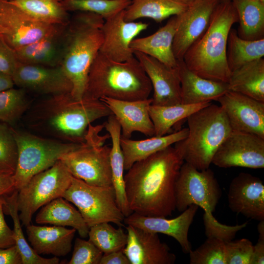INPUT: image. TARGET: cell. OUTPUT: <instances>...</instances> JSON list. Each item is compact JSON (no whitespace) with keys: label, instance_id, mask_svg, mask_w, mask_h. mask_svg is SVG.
Wrapping results in <instances>:
<instances>
[{"label":"cell","instance_id":"6da1fadb","mask_svg":"<svg viewBox=\"0 0 264 264\" xmlns=\"http://www.w3.org/2000/svg\"><path fill=\"white\" fill-rule=\"evenodd\" d=\"M184 160L169 146L134 163L124 175L127 200L132 212L165 217L176 209L175 187Z\"/></svg>","mask_w":264,"mask_h":264},{"label":"cell","instance_id":"7a4b0ae2","mask_svg":"<svg viewBox=\"0 0 264 264\" xmlns=\"http://www.w3.org/2000/svg\"><path fill=\"white\" fill-rule=\"evenodd\" d=\"M111 114L100 100H77L70 93H66L50 95L40 102L28 116L33 129L63 142L82 143L92 122Z\"/></svg>","mask_w":264,"mask_h":264},{"label":"cell","instance_id":"3957f363","mask_svg":"<svg viewBox=\"0 0 264 264\" xmlns=\"http://www.w3.org/2000/svg\"><path fill=\"white\" fill-rule=\"evenodd\" d=\"M238 22L231 0L220 1L206 30L183 57L188 68L203 78L228 83L231 72L226 58L227 39L232 25Z\"/></svg>","mask_w":264,"mask_h":264},{"label":"cell","instance_id":"277c9868","mask_svg":"<svg viewBox=\"0 0 264 264\" xmlns=\"http://www.w3.org/2000/svg\"><path fill=\"white\" fill-rule=\"evenodd\" d=\"M104 21L96 14L77 12L66 26L60 66L72 84L70 94L77 100L83 98L90 67L102 44Z\"/></svg>","mask_w":264,"mask_h":264},{"label":"cell","instance_id":"5b68a950","mask_svg":"<svg viewBox=\"0 0 264 264\" xmlns=\"http://www.w3.org/2000/svg\"><path fill=\"white\" fill-rule=\"evenodd\" d=\"M152 90L149 78L135 56L116 62L99 52L90 67L83 98L143 100L149 98Z\"/></svg>","mask_w":264,"mask_h":264},{"label":"cell","instance_id":"8992f818","mask_svg":"<svg viewBox=\"0 0 264 264\" xmlns=\"http://www.w3.org/2000/svg\"><path fill=\"white\" fill-rule=\"evenodd\" d=\"M176 207L182 212L195 204L204 211L203 223L207 237H216L225 242L233 240L247 222L229 226L220 223L213 216L221 196V190L214 173L209 168L198 170L187 162L182 164L176 182Z\"/></svg>","mask_w":264,"mask_h":264},{"label":"cell","instance_id":"52a82bcc","mask_svg":"<svg viewBox=\"0 0 264 264\" xmlns=\"http://www.w3.org/2000/svg\"><path fill=\"white\" fill-rule=\"evenodd\" d=\"M187 137L175 143L184 161L198 170L209 168L217 150L232 130L220 106L212 103L187 118Z\"/></svg>","mask_w":264,"mask_h":264},{"label":"cell","instance_id":"ba28073f","mask_svg":"<svg viewBox=\"0 0 264 264\" xmlns=\"http://www.w3.org/2000/svg\"><path fill=\"white\" fill-rule=\"evenodd\" d=\"M104 125L88 129L85 140L78 147L63 155L60 160L71 175L87 183L98 186H110L111 175L110 147L104 144L109 133L100 135Z\"/></svg>","mask_w":264,"mask_h":264},{"label":"cell","instance_id":"9c48e42d","mask_svg":"<svg viewBox=\"0 0 264 264\" xmlns=\"http://www.w3.org/2000/svg\"><path fill=\"white\" fill-rule=\"evenodd\" d=\"M18 148V160L13 176L16 190L25 185L35 175L53 166L80 143L63 142L38 136L12 128Z\"/></svg>","mask_w":264,"mask_h":264},{"label":"cell","instance_id":"30bf717a","mask_svg":"<svg viewBox=\"0 0 264 264\" xmlns=\"http://www.w3.org/2000/svg\"><path fill=\"white\" fill-rule=\"evenodd\" d=\"M62 197L77 208L89 228L102 222L123 225L125 216L112 186L92 185L72 176Z\"/></svg>","mask_w":264,"mask_h":264},{"label":"cell","instance_id":"8fae6325","mask_svg":"<svg viewBox=\"0 0 264 264\" xmlns=\"http://www.w3.org/2000/svg\"><path fill=\"white\" fill-rule=\"evenodd\" d=\"M72 176L59 160L53 166L35 175L19 189L17 204L21 221L25 227L41 207L62 197L69 186Z\"/></svg>","mask_w":264,"mask_h":264},{"label":"cell","instance_id":"7c38bea8","mask_svg":"<svg viewBox=\"0 0 264 264\" xmlns=\"http://www.w3.org/2000/svg\"><path fill=\"white\" fill-rule=\"evenodd\" d=\"M212 163L224 168H264V138L253 133L232 130L217 150Z\"/></svg>","mask_w":264,"mask_h":264},{"label":"cell","instance_id":"4fadbf2b","mask_svg":"<svg viewBox=\"0 0 264 264\" xmlns=\"http://www.w3.org/2000/svg\"><path fill=\"white\" fill-rule=\"evenodd\" d=\"M0 26L2 38L15 51L47 35L59 25L38 21L9 0H0Z\"/></svg>","mask_w":264,"mask_h":264},{"label":"cell","instance_id":"5bb4252c","mask_svg":"<svg viewBox=\"0 0 264 264\" xmlns=\"http://www.w3.org/2000/svg\"><path fill=\"white\" fill-rule=\"evenodd\" d=\"M220 0H195L176 15L177 24L173 50L177 60H183L188 49L203 34Z\"/></svg>","mask_w":264,"mask_h":264},{"label":"cell","instance_id":"9a60e30c","mask_svg":"<svg viewBox=\"0 0 264 264\" xmlns=\"http://www.w3.org/2000/svg\"><path fill=\"white\" fill-rule=\"evenodd\" d=\"M217 101L233 131L251 133L264 138V102L229 90Z\"/></svg>","mask_w":264,"mask_h":264},{"label":"cell","instance_id":"2e32d148","mask_svg":"<svg viewBox=\"0 0 264 264\" xmlns=\"http://www.w3.org/2000/svg\"><path fill=\"white\" fill-rule=\"evenodd\" d=\"M125 10L105 20L101 27L103 40L99 52L116 62H125L134 57L132 41L149 24L124 19Z\"/></svg>","mask_w":264,"mask_h":264},{"label":"cell","instance_id":"e0dca14e","mask_svg":"<svg viewBox=\"0 0 264 264\" xmlns=\"http://www.w3.org/2000/svg\"><path fill=\"white\" fill-rule=\"evenodd\" d=\"M12 77L14 84L20 88L50 96L71 93L72 89L61 66L48 67L18 62Z\"/></svg>","mask_w":264,"mask_h":264},{"label":"cell","instance_id":"ac0fdd59","mask_svg":"<svg viewBox=\"0 0 264 264\" xmlns=\"http://www.w3.org/2000/svg\"><path fill=\"white\" fill-rule=\"evenodd\" d=\"M227 198L233 212L254 220H264V184L259 177L240 173L230 182Z\"/></svg>","mask_w":264,"mask_h":264},{"label":"cell","instance_id":"d6986e66","mask_svg":"<svg viewBox=\"0 0 264 264\" xmlns=\"http://www.w3.org/2000/svg\"><path fill=\"white\" fill-rule=\"evenodd\" d=\"M123 251L131 264H173L176 255L161 241L157 233L130 225Z\"/></svg>","mask_w":264,"mask_h":264},{"label":"cell","instance_id":"ffe728a7","mask_svg":"<svg viewBox=\"0 0 264 264\" xmlns=\"http://www.w3.org/2000/svg\"><path fill=\"white\" fill-rule=\"evenodd\" d=\"M150 79L154 90L152 105L168 106L181 103V85L177 67L167 66L143 53L133 51Z\"/></svg>","mask_w":264,"mask_h":264},{"label":"cell","instance_id":"44dd1931","mask_svg":"<svg viewBox=\"0 0 264 264\" xmlns=\"http://www.w3.org/2000/svg\"><path fill=\"white\" fill-rule=\"evenodd\" d=\"M198 207L192 204L178 216L171 219L146 216L133 212L125 217L124 223L149 232L171 236L179 243L184 253L189 254L192 250L188 240L189 229Z\"/></svg>","mask_w":264,"mask_h":264},{"label":"cell","instance_id":"7402d4cb","mask_svg":"<svg viewBox=\"0 0 264 264\" xmlns=\"http://www.w3.org/2000/svg\"><path fill=\"white\" fill-rule=\"evenodd\" d=\"M111 110L121 127V136L130 138L138 132L153 136L154 129L149 108L152 98L138 100H121L104 97L100 99Z\"/></svg>","mask_w":264,"mask_h":264},{"label":"cell","instance_id":"603a6c76","mask_svg":"<svg viewBox=\"0 0 264 264\" xmlns=\"http://www.w3.org/2000/svg\"><path fill=\"white\" fill-rule=\"evenodd\" d=\"M66 25H59L47 35L15 50L18 62L48 67L60 66Z\"/></svg>","mask_w":264,"mask_h":264},{"label":"cell","instance_id":"cb8c5ba5","mask_svg":"<svg viewBox=\"0 0 264 264\" xmlns=\"http://www.w3.org/2000/svg\"><path fill=\"white\" fill-rule=\"evenodd\" d=\"M181 85V103L195 104L211 102L229 90L227 83L203 78L190 70L183 60H178Z\"/></svg>","mask_w":264,"mask_h":264},{"label":"cell","instance_id":"d4e9b609","mask_svg":"<svg viewBox=\"0 0 264 264\" xmlns=\"http://www.w3.org/2000/svg\"><path fill=\"white\" fill-rule=\"evenodd\" d=\"M26 227L28 240L37 254L59 257L65 256L71 251L76 232L75 229L30 224Z\"/></svg>","mask_w":264,"mask_h":264},{"label":"cell","instance_id":"484cf974","mask_svg":"<svg viewBox=\"0 0 264 264\" xmlns=\"http://www.w3.org/2000/svg\"><path fill=\"white\" fill-rule=\"evenodd\" d=\"M176 24V15L172 16L153 34L133 39L131 44V49L150 56L169 67L176 68L178 60L173 50Z\"/></svg>","mask_w":264,"mask_h":264},{"label":"cell","instance_id":"4316f807","mask_svg":"<svg viewBox=\"0 0 264 264\" xmlns=\"http://www.w3.org/2000/svg\"><path fill=\"white\" fill-rule=\"evenodd\" d=\"M104 125L111 139L110 152L111 185L117 205L126 217L132 212L130 208L126 192L124 158L120 145L121 127L113 114L108 116Z\"/></svg>","mask_w":264,"mask_h":264},{"label":"cell","instance_id":"83f0119b","mask_svg":"<svg viewBox=\"0 0 264 264\" xmlns=\"http://www.w3.org/2000/svg\"><path fill=\"white\" fill-rule=\"evenodd\" d=\"M187 128L163 136H153L143 140L120 138L124 169L128 170L134 163L185 139Z\"/></svg>","mask_w":264,"mask_h":264},{"label":"cell","instance_id":"f1b7e54d","mask_svg":"<svg viewBox=\"0 0 264 264\" xmlns=\"http://www.w3.org/2000/svg\"><path fill=\"white\" fill-rule=\"evenodd\" d=\"M42 207L35 218L37 223L70 226L82 238L88 237L89 228L81 213L63 197L57 198Z\"/></svg>","mask_w":264,"mask_h":264},{"label":"cell","instance_id":"f546056e","mask_svg":"<svg viewBox=\"0 0 264 264\" xmlns=\"http://www.w3.org/2000/svg\"><path fill=\"white\" fill-rule=\"evenodd\" d=\"M229 90L264 102V59H259L232 71Z\"/></svg>","mask_w":264,"mask_h":264},{"label":"cell","instance_id":"4dcf8cb0","mask_svg":"<svg viewBox=\"0 0 264 264\" xmlns=\"http://www.w3.org/2000/svg\"><path fill=\"white\" fill-rule=\"evenodd\" d=\"M237 13V34L246 40L264 38V2L257 0H231Z\"/></svg>","mask_w":264,"mask_h":264},{"label":"cell","instance_id":"1f68e13d","mask_svg":"<svg viewBox=\"0 0 264 264\" xmlns=\"http://www.w3.org/2000/svg\"><path fill=\"white\" fill-rule=\"evenodd\" d=\"M188 5L174 0H132L125 10L124 19L133 22L141 18H150L157 22L177 15Z\"/></svg>","mask_w":264,"mask_h":264},{"label":"cell","instance_id":"d6a6232c","mask_svg":"<svg viewBox=\"0 0 264 264\" xmlns=\"http://www.w3.org/2000/svg\"><path fill=\"white\" fill-rule=\"evenodd\" d=\"M18 191L14 190L10 195H4V213L10 215L13 222L15 245L22 258V264H57L59 259L56 257L45 258L37 254L28 243L24 236L19 217L17 204Z\"/></svg>","mask_w":264,"mask_h":264},{"label":"cell","instance_id":"836d02e7","mask_svg":"<svg viewBox=\"0 0 264 264\" xmlns=\"http://www.w3.org/2000/svg\"><path fill=\"white\" fill-rule=\"evenodd\" d=\"M28 15L42 22L66 25L70 20L62 0H10Z\"/></svg>","mask_w":264,"mask_h":264},{"label":"cell","instance_id":"e575fe53","mask_svg":"<svg viewBox=\"0 0 264 264\" xmlns=\"http://www.w3.org/2000/svg\"><path fill=\"white\" fill-rule=\"evenodd\" d=\"M211 103V102L195 104L180 103L168 106L151 104L149 112L154 127V136L167 134L176 123L187 119L192 114Z\"/></svg>","mask_w":264,"mask_h":264},{"label":"cell","instance_id":"d590c367","mask_svg":"<svg viewBox=\"0 0 264 264\" xmlns=\"http://www.w3.org/2000/svg\"><path fill=\"white\" fill-rule=\"evenodd\" d=\"M264 56V38L256 40L243 39L237 31L231 29L227 39L226 58L230 71Z\"/></svg>","mask_w":264,"mask_h":264},{"label":"cell","instance_id":"8d00e7d4","mask_svg":"<svg viewBox=\"0 0 264 264\" xmlns=\"http://www.w3.org/2000/svg\"><path fill=\"white\" fill-rule=\"evenodd\" d=\"M88 237L103 254L123 250L127 241V234L121 226L116 228L110 222H102L89 227Z\"/></svg>","mask_w":264,"mask_h":264},{"label":"cell","instance_id":"74e56055","mask_svg":"<svg viewBox=\"0 0 264 264\" xmlns=\"http://www.w3.org/2000/svg\"><path fill=\"white\" fill-rule=\"evenodd\" d=\"M68 12L96 14L105 20L125 10L132 0H62Z\"/></svg>","mask_w":264,"mask_h":264},{"label":"cell","instance_id":"f35d334b","mask_svg":"<svg viewBox=\"0 0 264 264\" xmlns=\"http://www.w3.org/2000/svg\"><path fill=\"white\" fill-rule=\"evenodd\" d=\"M29 102L24 89L13 88L0 91V122L12 123L27 110Z\"/></svg>","mask_w":264,"mask_h":264},{"label":"cell","instance_id":"ab89813d","mask_svg":"<svg viewBox=\"0 0 264 264\" xmlns=\"http://www.w3.org/2000/svg\"><path fill=\"white\" fill-rule=\"evenodd\" d=\"M206 241L189 253L190 264H226L225 242L216 237Z\"/></svg>","mask_w":264,"mask_h":264},{"label":"cell","instance_id":"60d3db41","mask_svg":"<svg viewBox=\"0 0 264 264\" xmlns=\"http://www.w3.org/2000/svg\"><path fill=\"white\" fill-rule=\"evenodd\" d=\"M18 148L12 128L0 122V172L14 175Z\"/></svg>","mask_w":264,"mask_h":264},{"label":"cell","instance_id":"b9f144b4","mask_svg":"<svg viewBox=\"0 0 264 264\" xmlns=\"http://www.w3.org/2000/svg\"><path fill=\"white\" fill-rule=\"evenodd\" d=\"M103 253L89 240L75 239L69 264H99Z\"/></svg>","mask_w":264,"mask_h":264},{"label":"cell","instance_id":"7bdbcfd3","mask_svg":"<svg viewBox=\"0 0 264 264\" xmlns=\"http://www.w3.org/2000/svg\"><path fill=\"white\" fill-rule=\"evenodd\" d=\"M226 264H250L253 245L247 239L225 242Z\"/></svg>","mask_w":264,"mask_h":264},{"label":"cell","instance_id":"ee69618b","mask_svg":"<svg viewBox=\"0 0 264 264\" xmlns=\"http://www.w3.org/2000/svg\"><path fill=\"white\" fill-rule=\"evenodd\" d=\"M18 64L15 51L0 34V72L12 76Z\"/></svg>","mask_w":264,"mask_h":264},{"label":"cell","instance_id":"f6af8a7d","mask_svg":"<svg viewBox=\"0 0 264 264\" xmlns=\"http://www.w3.org/2000/svg\"><path fill=\"white\" fill-rule=\"evenodd\" d=\"M3 196L0 197V248H7L15 244L14 232L7 224L4 217Z\"/></svg>","mask_w":264,"mask_h":264},{"label":"cell","instance_id":"bcb514c9","mask_svg":"<svg viewBox=\"0 0 264 264\" xmlns=\"http://www.w3.org/2000/svg\"><path fill=\"white\" fill-rule=\"evenodd\" d=\"M0 264H22V258L15 244L0 248Z\"/></svg>","mask_w":264,"mask_h":264},{"label":"cell","instance_id":"7dc6e473","mask_svg":"<svg viewBox=\"0 0 264 264\" xmlns=\"http://www.w3.org/2000/svg\"><path fill=\"white\" fill-rule=\"evenodd\" d=\"M99 264H131L123 250L103 254Z\"/></svg>","mask_w":264,"mask_h":264},{"label":"cell","instance_id":"c3c4849f","mask_svg":"<svg viewBox=\"0 0 264 264\" xmlns=\"http://www.w3.org/2000/svg\"><path fill=\"white\" fill-rule=\"evenodd\" d=\"M264 264V233H259L257 242L253 245L250 264Z\"/></svg>","mask_w":264,"mask_h":264},{"label":"cell","instance_id":"681fc988","mask_svg":"<svg viewBox=\"0 0 264 264\" xmlns=\"http://www.w3.org/2000/svg\"><path fill=\"white\" fill-rule=\"evenodd\" d=\"M13 175L0 172V197L15 190Z\"/></svg>","mask_w":264,"mask_h":264},{"label":"cell","instance_id":"f907efd6","mask_svg":"<svg viewBox=\"0 0 264 264\" xmlns=\"http://www.w3.org/2000/svg\"><path fill=\"white\" fill-rule=\"evenodd\" d=\"M14 85L11 76L0 72V91L12 88Z\"/></svg>","mask_w":264,"mask_h":264},{"label":"cell","instance_id":"816d5d0a","mask_svg":"<svg viewBox=\"0 0 264 264\" xmlns=\"http://www.w3.org/2000/svg\"><path fill=\"white\" fill-rule=\"evenodd\" d=\"M174 0L186 4L187 5H188L191 3H192L195 0Z\"/></svg>","mask_w":264,"mask_h":264},{"label":"cell","instance_id":"f5cc1de1","mask_svg":"<svg viewBox=\"0 0 264 264\" xmlns=\"http://www.w3.org/2000/svg\"><path fill=\"white\" fill-rule=\"evenodd\" d=\"M2 33H3L2 29L1 28V27L0 26V34H2Z\"/></svg>","mask_w":264,"mask_h":264},{"label":"cell","instance_id":"db71d44e","mask_svg":"<svg viewBox=\"0 0 264 264\" xmlns=\"http://www.w3.org/2000/svg\"><path fill=\"white\" fill-rule=\"evenodd\" d=\"M257 0L260 1L262 2H264V0Z\"/></svg>","mask_w":264,"mask_h":264},{"label":"cell","instance_id":"11a10c76","mask_svg":"<svg viewBox=\"0 0 264 264\" xmlns=\"http://www.w3.org/2000/svg\"><path fill=\"white\" fill-rule=\"evenodd\" d=\"M220 1H227V0H220Z\"/></svg>","mask_w":264,"mask_h":264},{"label":"cell","instance_id":"9f6ffc18","mask_svg":"<svg viewBox=\"0 0 264 264\" xmlns=\"http://www.w3.org/2000/svg\"></svg>","mask_w":264,"mask_h":264}]
</instances>
